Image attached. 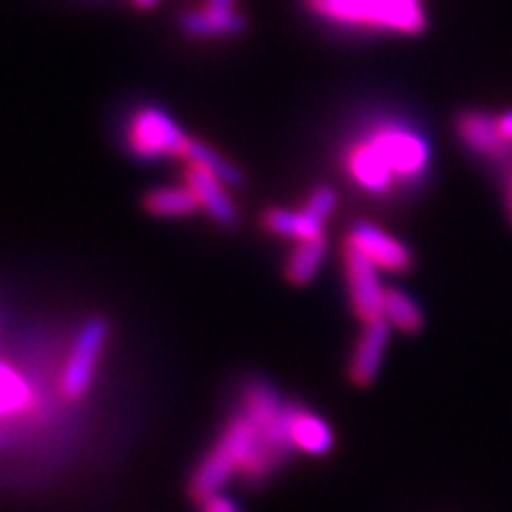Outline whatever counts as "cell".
<instances>
[{"instance_id":"3957f363","label":"cell","mask_w":512,"mask_h":512,"mask_svg":"<svg viewBox=\"0 0 512 512\" xmlns=\"http://www.w3.org/2000/svg\"><path fill=\"white\" fill-rule=\"evenodd\" d=\"M363 133L380 150L382 159L389 164L399 183L413 185L430 171V145L425 136L406 121L384 117L373 121Z\"/></svg>"},{"instance_id":"44dd1931","label":"cell","mask_w":512,"mask_h":512,"mask_svg":"<svg viewBox=\"0 0 512 512\" xmlns=\"http://www.w3.org/2000/svg\"><path fill=\"white\" fill-rule=\"evenodd\" d=\"M335 207H337V195H335V190H332V188L313 190L311 197L304 204V209L320 221H328V216L332 214V211H335Z\"/></svg>"},{"instance_id":"d4e9b609","label":"cell","mask_w":512,"mask_h":512,"mask_svg":"<svg viewBox=\"0 0 512 512\" xmlns=\"http://www.w3.org/2000/svg\"><path fill=\"white\" fill-rule=\"evenodd\" d=\"M159 3H162V0H131L133 8H138V10H152Z\"/></svg>"},{"instance_id":"8992f818","label":"cell","mask_w":512,"mask_h":512,"mask_svg":"<svg viewBox=\"0 0 512 512\" xmlns=\"http://www.w3.org/2000/svg\"><path fill=\"white\" fill-rule=\"evenodd\" d=\"M107 337H110V323L105 318L95 316L86 320L60 377V394L67 401H79L91 389Z\"/></svg>"},{"instance_id":"7a4b0ae2","label":"cell","mask_w":512,"mask_h":512,"mask_svg":"<svg viewBox=\"0 0 512 512\" xmlns=\"http://www.w3.org/2000/svg\"><path fill=\"white\" fill-rule=\"evenodd\" d=\"M325 27L363 36H420L430 24L425 0H302Z\"/></svg>"},{"instance_id":"ac0fdd59","label":"cell","mask_w":512,"mask_h":512,"mask_svg":"<svg viewBox=\"0 0 512 512\" xmlns=\"http://www.w3.org/2000/svg\"><path fill=\"white\" fill-rule=\"evenodd\" d=\"M325 247H328L325 245V238L299 242V245L294 247V252L290 254V259H287V268H285L287 280L297 287L309 285L311 280L316 278L320 266H323Z\"/></svg>"},{"instance_id":"6da1fadb","label":"cell","mask_w":512,"mask_h":512,"mask_svg":"<svg viewBox=\"0 0 512 512\" xmlns=\"http://www.w3.org/2000/svg\"><path fill=\"white\" fill-rule=\"evenodd\" d=\"M275 467H280V463L261 444L254 422L245 413L235 415L209 456L197 465L188 486L190 498L200 503L211 494H219L235 472H242L247 482H259L271 475Z\"/></svg>"},{"instance_id":"d6986e66","label":"cell","mask_w":512,"mask_h":512,"mask_svg":"<svg viewBox=\"0 0 512 512\" xmlns=\"http://www.w3.org/2000/svg\"><path fill=\"white\" fill-rule=\"evenodd\" d=\"M188 162L204 164L207 169L214 171V174L219 176L221 181L228 185V188H240V185H245V176H242V171L238 169V166L230 164L228 159H223L219 152L211 150L209 145L200 143V140H192Z\"/></svg>"},{"instance_id":"ba28073f","label":"cell","mask_w":512,"mask_h":512,"mask_svg":"<svg viewBox=\"0 0 512 512\" xmlns=\"http://www.w3.org/2000/svg\"><path fill=\"white\" fill-rule=\"evenodd\" d=\"M344 169L351 176L358 188L373 192V195H384L394 188L396 176L389 169V164L384 162L380 150L370 143V138L363 133L351 140L344 150Z\"/></svg>"},{"instance_id":"9a60e30c","label":"cell","mask_w":512,"mask_h":512,"mask_svg":"<svg viewBox=\"0 0 512 512\" xmlns=\"http://www.w3.org/2000/svg\"><path fill=\"white\" fill-rule=\"evenodd\" d=\"M261 226H264L268 233L280 235V238L297 240V242L325 238L323 235L325 221L316 219V216L309 214L304 207L299 211L278 209V207L268 209L266 214L261 216Z\"/></svg>"},{"instance_id":"7402d4cb","label":"cell","mask_w":512,"mask_h":512,"mask_svg":"<svg viewBox=\"0 0 512 512\" xmlns=\"http://www.w3.org/2000/svg\"><path fill=\"white\" fill-rule=\"evenodd\" d=\"M200 512H240V508L233 498L219 491V494H211L200 501Z\"/></svg>"},{"instance_id":"5bb4252c","label":"cell","mask_w":512,"mask_h":512,"mask_svg":"<svg viewBox=\"0 0 512 512\" xmlns=\"http://www.w3.org/2000/svg\"><path fill=\"white\" fill-rule=\"evenodd\" d=\"M287 432L294 448L309 456H328L335 446V434L320 415L306 411L302 406L287 408Z\"/></svg>"},{"instance_id":"cb8c5ba5","label":"cell","mask_w":512,"mask_h":512,"mask_svg":"<svg viewBox=\"0 0 512 512\" xmlns=\"http://www.w3.org/2000/svg\"><path fill=\"white\" fill-rule=\"evenodd\" d=\"M496 126H498V133H501V138L512 147V110L498 114Z\"/></svg>"},{"instance_id":"ffe728a7","label":"cell","mask_w":512,"mask_h":512,"mask_svg":"<svg viewBox=\"0 0 512 512\" xmlns=\"http://www.w3.org/2000/svg\"><path fill=\"white\" fill-rule=\"evenodd\" d=\"M29 399L27 384L22 382L15 370L0 366V415L17 411Z\"/></svg>"},{"instance_id":"2e32d148","label":"cell","mask_w":512,"mask_h":512,"mask_svg":"<svg viewBox=\"0 0 512 512\" xmlns=\"http://www.w3.org/2000/svg\"><path fill=\"white\" fill-rule=\"evenodd\" d=\"M143 207L147 214L162 216V219H181L200 209V202L192 195L188 185L183 188H157L143 197Z\"/></svg>"},{"instance_id":"4fadbf2b","label":"cell","mask_w":512,"mask_h":512,"mask_svg":"<svg viewBox=\"0 0 512 512\" xmlns=\"http://www.w3.org/2000/svg\"><path fill=\"white\" fill-rule=\"evenodd\" d=\"M389 328L392 325L384 316L370 320L366 328H363L349 363V377L356 387H370L375 382L377 373H380L384 351H387Z\"/></svg>"},{"instance_id":"30bf717a","label":"cell","mask_w":512,"mask_h":512,"mask_svg":"<svg viewBox=\"0 0 512 512\" xmlns=\"http://www.w3.org/2000/svg\"><path fill=\"white\" fill-rule=\"evenodd\" d=\"M456 131L460 143L475 155L494 164H508L512 159V147L501 138L496 117H491V114L479 110L463 112L456 119Z\"/></svg>"},{"instance_id":"7c38bea8","label":"cell","mask_w":512,"mask_h":512,"mask_svg":"<svg viewBox=\"0 0 512 512\" xmlns=\"http://www.w3.org/2000/svg\"><path fill=\"white\" fill-rule=\"evenodd\" d=\"M185 185L192 190V195L200 202V209L207 211V214L221 226H235L238 223V207L230 200L226 192V183L221 181L214 171L207 169L204 164L188 162V169H185Z\"/></svg>"},{"instance_id":"8fae6325","label":"cell","mask_w":512,"mask_h":512,"mask_svg":"<svg viewBox=\"0 0 512 512\" xmlns=\"http://www.w3.org/2000/svg\"><path fill=\"white\" fill-rule=\"evenodd\" d=\"M181 27L188 36L214 38L242 34L247 22L235 0H204L200 8L185 12Z\"/></svg>"},{"instance_id":"9c48e42d","label":"cell","mask_w":512,"mask_h":512,"mask_svg":"<svg viewBox=\"0 0 512 512\" xmlns=\"http://www.w3.org/2000/svg\"><path fill=\"white\" fill-rule=\"evenodd\" d=\"M347 240L354 242L377 268H384V271L406 273L413 266L411 249L370 221H356L349 230Z\"/></svg>"},{"instance_id":"e0dca14e","label":"cell","mask_w":512,"mask_h":512,"mask_svg":"<svg viewBox=\"0 0 512 512\" xmlns=\"http://www.w3.org/2000/svg\"><path fill=\"white\" fill-rule=\"evenodd\" d=\"M382 316L389 320L392 328L406 332V335H415V332H420L422 323H425V316H422L420 306L415 304V299L408 297L403 290H396V287H384Z\"/></svg>"},{"instance_id":"52a82bcc","label":"cell","mask_w":512,"mask_h":512,"mask_svg":"<svg viewBox=\"0 0 512 512\" xmlns=\"http://www.w3.org/2000/svg\"><path fill=\"white\" fill-rule=\"evenodd\" d=\"M342 256L356 318L363 320V323L382 318L384 287L380 285V278H377V266L349 240H344Z\"/></svg>"},{"instance_id":"5b68a950","label":"cell","mask_w":512,"mask_h":512,"mask_svg":"<svg viewBox=\"0 0 512 512\" xmlns=\"http://www.w3.org/2000/svg\"><path fill=\"white\" fill-rule=\"evenodd\" d=\"M287 408H290V403H283L271 384H247L245 396H242V411L254 422L261 444L278 463H283L294 448L290 432H287Z\"/></svg>"},{"instance_id":"603a6c76","label":"cell","mask_w":512,"mask_h":512,"mask_svg":"<svg viewBox=\"0 0 512 512\" xmlns=\"http://www.w3.org/2000/svg\"><path fill=\"white\" fill-rule=\"evenodd\" d=\"M503 197H505V209H508V216L512 223V159L508 164H503Z\"/></svg>"},{"instance_id":"277c9868","label":"cell","mask_w":512,"mask_h":512,"mask_svg":"<svg viewBox=\"0 0 512 512\" xmlns=\"http://www.w3.org/2000/svg\"><path fill=\"white\" fill-rule=\"evenodd\" d=\"M192 140L171 114L159 107H140L131 114L126 126L128 150L140 159L159 157H185L190 155Z\"/></svg>"}]
</instances>
